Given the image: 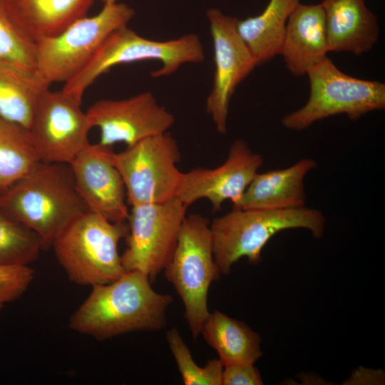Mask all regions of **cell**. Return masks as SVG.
<instances>
[{
    "mask_svg": "<svg viewBox=\"0 0 385 385\" xmlns=\"http://www.w3.org/2000/svg\"><path fill=\"white\" fill-rule=\"evenodd\" d=\"M149 277L139 271L125 272L114 281L92 286L88 297L69 319V327L98 340L129 332L160 331L167 324L173 302L157 292Z\"/></svg>",
    "mask_w": 385,
    "mask_h": 385,
    "instance_id": "obj_1",
    "label": "cell"
},
{
    "mask_svg": "<svg viewBox=\"0 0 385 385\" xmlns=\"http://www.w3.org/2000/svg\"><path fill=\"white\" fill-rule=\"evenodd\" d=\"M0 207L35 231L45 248L88 211L70 164L43 161L0 195Z\"/></svg>",
    "mask_w": 385,
    "mask_h": 385,
    "instance_id": "obj_2",
    "label": "cell"
},
{
    "mask_svg": "<svg viewBox=\"0 0 385 385\" xmlns=\"http://www.w3.org/2000/svg\"><path fill=\"white\" fill-rule=\"evenodd\" d=\"M325 225L324 214L314 208H232L210 223L215 261L220 274L227 275L242 257H247L251 264L260 262L263 247L280 231L304 228L314 238L320 239L324 235Z\"/></svg>",
    "mask_w": 385,
    "mask_h": 385,
    "instance_id": "obj_3",
    "label": "cell"
},
{
    "mask_svg": "<svg viewBox=\"0 0 385 385\" xmlns=\"http://www.w3.org/2000/svg\"><path fill=\"white\" fill-rule=\"evenodd\" d=\"M205 60L198 36L188 34L168 41L151 40L140 36L128 26L112 32L87 65L63 84L61 91L79 103L86 91L111 68L142 61H159L160 67L151 72L153 78L170 76L185 63Z\"/></svg>",
    "mask_w": 385,
    "mask_h": 385,
    "instance_id": "obj_4",
    "label": "cell"
},
{
    "mask_svg": "<svg viewBox=\"0 0 385 385\" xmlns=\"http://www.w3.org/2000/svg\"><path fill=\"white\" fill-rule=\"evenodd\" d=\"M128 232L126 222H111L87 211L69 224L51 246L70 281L83 286L104 284L125 272L118 244Z\"/></svg>",
    "mask_w": 385,
    "mask_h": 385,
    "instance_id": "obj_5",
    "label": "cell"
},
{
    "mask_svg": "<svg viewBox=\"0 0 385 385\" xmlns=\"http://www.w3.org/2000/svg\"><path fill=\"white\" fill-rule=\"evenodd\" d=\"M180 297L184 317L193 339L210 315L207 296L221 274L215 263L210 223L199 214L186 215L173 255L163 270Z\"/></svg>",
    "mask_w": 385,
    "mask_h": 385,
    "instance_id": "obj_6",
    "label": "cell"
},
{
    "mask_svg": "<svg viewBox=\"0 0 385 385\" xmlns=\"http://www.w3.org/2000/svg\"><path fill=\"white\" fill-rule=\"evenodd\" d=\"M135 15L124 3L103 4L92 16L81 17L58 34L36 42V74L46 83H66L79 73L115 30Z\"/></svg>",
    "mask_w": 385,
    "mask_h": 385,
    "instance_id": "obj_7",
    "label": "cell"
},
{
    "mask_svg": "<svg viewBox=\"0 0 385 385\" xmlns=\"http://www.w3.org/2000/svg\"><path fill=\"white\" fill-rule=\"evenodd\" d=\"M310 94L306 104L284 115L282 124L300 131L328 117L345 114L358 120L366 113L385 108V84L345 74L327 56L307 73Z\"/></svg>",
    "mask_w": 385,
    "mask_h": 385,
    "instance_id": "obj_8",
    "label": "cell"
},
{
    "mask_svg": "<svg viewBox=\"0 0 385 385\" xmlns=\"http://www.w3.org/2000/svg\"><path fill=\"white\" fill-rule=\"evenodd\" d=\"M112 158L130 206L176 197L183 173L177 166L181 159L177 141L168 131L127 146L121 152H113Z\"/></svg>",
    "mask_w": 385,
    "mask_h": 385,
    "instance_id": "obj_9",
    "label": "cell"
},
{
    "mask_svg": "<svg viewBox=\"0 0 385 385\" xmlns=\"http://www.w3.org/2000/svg\"><path fill=\"white\" fill-rule=\"evenodd\" d=\"M188 207L177 197L131 206L126 248L120 255L125 272L139 271L154 282L170 262Z\"/></svg>",
    "mask_w": 385,
    "mask_h": 385,
    "instance_id": "obj_10",
    "label": "cell"
},
{
    "mask_svg": "<svg viewBox=\"0 0 385 385\" xmlns=\"http://www.w3.org/2000/svg\"><path fill=\"white\" fill-rule=\"evenodd\" d=\"M81 105L61 90L42 93L29 128L41 161L70 164L90 143L91 127Z\"/></svg>",
    "mask_w": 385,
    "mask_h": 385,
    "instance_id": "obj_11",
    "label": "cell"
},
{
    "mask_svg": "<svg viewBox=\"0 0 385 385\" xmlns=\"http://www.w3.org/2000/svg\"><path fill=\"white\" fill-rule=\"evenodd\" d=\"M206 16L212 38L215 62L213 84L206 101V111L216 130L225 135L227 131L231 98L237 86L257 65L237 31V19L217 8L209 9Z\"/></svg>",
    "mask_w": 385,
    "mask_h": 385,
    "instance_id": "obj_12",
    "label": "cell"
},
{
    "mask_svg": "<svg viewBox=\"0 0 385 385\" xmlns=\"http://www.w3.org/2000/svg\"><path fill=\"white\" fill-rule=\"evenodd\" d=\"M86 113L91 128L100 130L98 143L110 148L117 143L132 145L167 132L175 123L174 115L149 91L123 99L99 100Z\"/></svg>",
    "mask_w": 385,
    "mask_h": 385,
    "instance_id": "obj_13",
    "label": "cell"
},
{
    "mask_svg": "<svg viewBox=\"0 0 385 385\" xmlns=\"http://www.w3.org/2000/svg\"><path fill=\"white\" fill-rule=\"evenodd\" d=\"M262 165V156L252 151L246 141L237 139L220 166L183 173L176 197L188 207L201 199L209 200L214 212L220 211L225 200L237 207Z\"/></svg>",
    "mask_w": 385,
    "mask_h": 385,
    "instance_id": "obj_14",
    "label": "cell"
},
{
    "mask_svg": "<svg viewBox=\"0 0 385 385\" xmlns=\"http://www.w3.org/2000/svg\"><path fill=\"white\" fill-rule=\"evenodd\" d=\"M113 150L89 143L70 163L77 190L88 211L114 222L129 215L125 188L113 163Z\"/></svg>",
    "mask_w": 385,
    "mask_h": 385,
    "instance_id": "obj_15",
    "label": "cell"
},
{
    "mask_svg": "<svg viewBox=\"0 0 385 385\" xmlns=\"http://www.w3.org/2000/svg\"><path fill=\"white\" fill-rule=\"evenodd\" d=\"M327 52L325 16L321 3H299L287 20L279 53L287 68L294 76L307 74Z\"/></svg>",
    "mask_w": 385,
    "mask_h": 385,
    "instance_id": "obj_16",
    "label": "cell"
},
{
    "mask_svg": "<svg viewBox=\"0 0 385 385\" xmlns=\"http://www.w3.org/2000/svg\"><path fill=\"white\" fill-rule=\"evenodd\" d=\"M329 51L360 55L379 38L377 18L364 0H323Z\"/></svg>",
    "mask_w": 385,
    "mask_h": 385,
    "instance_id": "obj_17",
    "label": "cell"
},
{
    "mask_svg": "<svg viewBox=\"0 0 385 385\" xmlns=\"http://www.w3.org/2000/svg\"><path fill=\"white\" fill-rule=\"evenodd\" d=\"M317 167L310 158L299 160L284 169L257 173L237 207L258 210H285L305 207L304 178Z\"/></svg>",
    "mask_w": 385,
    "mask_h": 385,
    "instance_id": "obj_18",
    "label": "cell"
},
{
    "mask_svg": "<svg viewBox=\"0 0 385 385\" xmlns=\"http://www.w3.org/2000/svg\"><path fill=\"white\" fill-rule=\"evenodd\" d=\"M0 1L16 25L36 43L86 16L94 0Z\"/></svg>",
    "mask_w": 385,
    "mask_h": 385,
    "instance_id": "obj_19",
    "label": "cell"
},
{
    "mask_svg": "<svg viewBox=\"0 0 385 385\" xmlns=\"http://www.w3.org/2000/svg\"><path fill=\"white\" fill-rule=\"evenodd\" d=\"M200 334L217 353L223 366L255 363L262 356L260 334L245 322L215 309L204 322Z\"/></svg>",
    "mask_w": 385,
    "mask_h": 385,
    "instance_id": "obj_20",
    "label": "cell"
},
{
    "mask_svg": "<svg viewBox=\"0 0 385 385\" xmlns=\"http://www.w3.org/2000/svg\"><path fill=\"white\" fill-rule=\"evenodd\" d=\"M299 0H270L256 16L237 21V31L257 65L280 53L287 20Z\"/></svg>",
    "mask_w": 385,
    "mask_h": 385,
    "instance_id": "obj_21",
    "label": "cell"
},
{
    "mask_svg": "<svg viewBox=\"0 0 385 385\" xmlns=\"http://www.w3.org/2000/svg\"><path fill=\"white\" fill-rule=\"evenodd\" d=\"M49 87L35 73L0 61V116L29 130L38 100Z\"/></svg>",
    "mask_w": 385,
    "mask_h": 385,
    "instance_id": "obj_22",
    "label": "cell"
},
{
    "mask_svg": "<svg viewBox=\"0 0 385 385\" xmlns=\"http://www.w3.org/2000/svg\"><path fill=\"white\" fill-rule=\"evenodd\" d=\"M40 161L29 130L0 116V195Z\"/></svg>",
    "mask_w": 385,
    "mask_h": 385,
    "instance_id": "obj_23",
    "label": "cell"
},
{
    "mask_svg": "<svg viewBox=\"0 0 385 385\" xmlns=\"http://www.w3.org/2000/svg\"><path fill=\"white\" fill-rule=\"evenodd\" d=\"M45 249L32 229L0 207V265H29Z\"/></svg>",
    "mask_w": 385,
    "mask_h": 385,
    "instance_id": "obj_24",
    "label": "cell"
},
{
    "mask_svg": "<svg viewBox=\"0 0 385 385\" xmlns=\"http://www.w3.org/2000/svg\"><path fill=\"white\" fill-rule=\"evenodd\" d=\"M165 337L184 384L222 385L224 366L219 359L208 360L204 367H200L176 328L168 330Z\"/></svg>",
    "mask_w": 385,
    "mask_h": 385,
    "instance_id": "obj_25",
    "label": "cell"
},
{
    "mask_svg": "<svg viewBox=\"0 0 385 385\" xmlns=\"http://www.w3.org/2000/svg\"><path fill=\"white\" fill-rule=\"evenodd\" d=\"M0 61L36 73V43L16 25L1 1Z\"/></svg>",
    "mask_w": 385,
    "mask_h": 385,
    "instance_id": "obj_26",
    "label": "cell"
},
{
    "mask_svg": "<svg viewBox=\"0 0 385 385\" xmlns=\"http://www.w3.org/2000/svg\"><path fill=\"white\" fill-rule=\"evenodd\" d=\"M29 265H0V309L20 297L34 279Z\"/></svg>",
    "mask_w": 385,
    "mask_h": 385,
    "instance_id": "obj_27",
    "label": "cell"
},
{
    "mask_svg": "<svg viewBox=\"0 0 385 385\" xmlns=\"http://www.w3.org/2000/svg\"><path fill=\"white\" fill-rule=\"evenodd\" d=\"M263 381L257 367L251 364L225 365L222 371V385H262Z\"/></svg>",
    "mask_w": 385,
    "mask_h": 385,
    "instance_id": "obj_28",
    "label": "cell"
},
{
    "mask_svg": "<svg viewBox=\"0 0 385 385\" xmlns=\"http://www.w3.org/2000/svg\"><path fill=\"white\" fill-rule=\"evenodd\" d=\"M103 4H112L117 1V0H101Z\"/></svg>",
    "mask_w": 385,
    "mask_h": 385,
    "instance_id": "obj_29",
    "label": "cell"
}]
</instances>
